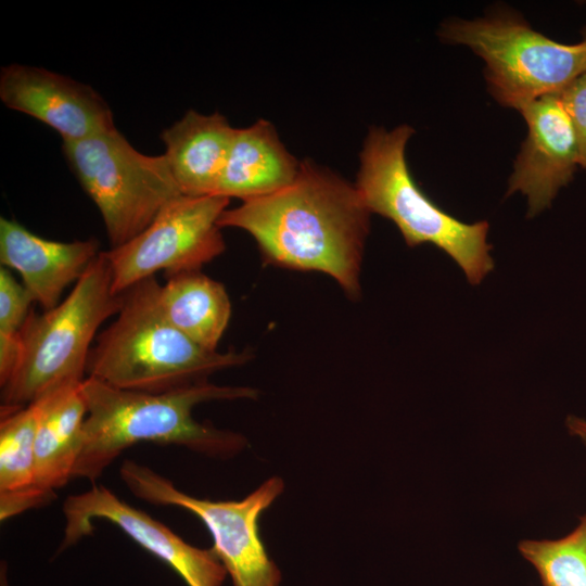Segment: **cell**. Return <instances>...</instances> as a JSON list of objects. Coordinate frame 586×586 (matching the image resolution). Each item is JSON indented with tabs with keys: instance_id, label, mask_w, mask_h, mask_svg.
I'll return each mask as SVG.
<instances>
[{
	"instance_id": "1",
	"label": "cell",
	"mask_w": 586,
	"mask_h": 586,
	"mask_svg": "<svg viewBox=\"0 0 586 586\" xmlns=\"http://www.w3.org/2000/svg\"><path fill=\"white\" fill-rule=\"evenodd\" d=\"M370 214L355 186L305 160L293 182L227 208L218 225L250 233L266 263L321 271L356 298Z\"/></svg>"
},
{
	"instance_id": "2",
	"label": "cell",
	"mask_w": 586,
	"mask_h": 586,
	"mask_svg": "<svg viewBox=\"0 0 586 586\" xmlns=\"http://www.w3.org/2000/svg\"><path fill=\"white\" fill-rule=\"evenodd\" d=\"M81 391L87 417L72 477L91 482L126 448L142 442L181 446L222 459L235 456L247 446V440L240 433L196 421L192 410L205 402L258 396L252 387L208 381L163 393L138 392L89 377L82 381Z\"/></svg>"
},
{
	"instance_id": "3",
	"label": "cell",
	"mask_w": 586,
	"mask_h": 586,
	"mask_svg": "<svg viewBox=\"0 0 586 586\" xmlns=\"http://www.w3.org/2000/svg\"><path fill=\"white\" fill-rule=\"evenodd\" d=\"M160 286L154 276L122 293L116 319L91 347L87 377L123 390L163 393L251 359L249 349L208 351L180 332L161 309Z\"/></svg>"
},
{
	"instance_id": "4",
	"label": "cell",
	"mask_w": 586,
	"mask_h": 586,
	"mask_svg": "<svg viewBox=\"0 0 586 586\" xmlns=\"http://www.w3.org/2000/svg\"><path fill=\"white\" fill-rule=\"evenodd\" d=\"M415 130L371 127L359 155L355 187L366 207L392 220L409 247L430 243L445 252L475 285L493 270L488 222H463L434 203L416 183L406 161Z\"/></svg>"
},
{
	"instance_id": "5",
	"label": "cell",
	"mask_w": 586,
	"mask_h": 586,
	"mask_svg": "<svg viewBox=\"0 0 586 586\" xmlns=\"http://www.w3.org/2000/svg\"><path fill=\"white\" fill-rule=\"evenodd\" d=\"M122 304L101 251L64 301L42 314L29 313L21 330L20 361L1 386V408L24 407L58 386L84 381L98 331Z\"/></svg>"
},
{
	"instance_id": "6",
	"label": "cell",
	"mask_w": 586,
	"mask_h": 586,
	"mask_svg": "<svg viewBox=\"0 0 586 586\" xmlns=\"http://www.w3.org/2000/svg\"><path fill=\"white\" fill-rule=\"evenodd\" d=\"M440 37L470 48L485 63L491 94L520 111L545 95L558 94L586 74V38L575 44L557 42L511 13L442 24Z\"/></svg>"
},
{
	"instance_id": "7",
	"label": "cell",
	"mask_w": 586,
	"mask_h": 586,
	"mask_svg": "<svg viewBox=\"0 0 586 586\" xmlns=\"http://www.w3.org/2000/svg\"><path fill=\"white\" fill-rule=\"evenodd\" d=\"M62 151L98 207L111 247L130 241L167 204L183 195L164 154L141 153L117 128L63 141Z\"/></svg>"
},
{
	"instance_id": "8",
	"label": "cell",
	"mask_w": 586,
	"mask_h": 586,
	"mask_svg": "<svg viewBox=\"0 0 586 586\" xmlns=\"http://www.w3.org/2000/svg\"><path fill=\"white\" fill-rule=\"evenodd\" d=\"M119 475L138 498L160 506L182 508L207 527L211 548L231 577L233 586H279L281 572L269 557L259 534L263 512L284 491V482L271 476L241 500H209L190 496L145 464L125 460Z\"/></svg>"
},
{
	"instance_id": "9",
	"label": "cell",
	"mask_w": 586,
	"mask_h": 586,
	"mask_svg": "<svg viewBox=\"0 0 586 586\" xmlns=\"http://www.w3.org/2000/svg\"><path fill=\"white\" fill-rule=\"evenodd\" d=\"M229 202L220 195H181L130 241L105 251L113 292L122 294L161 270L165 277L201 270L226 249L218 220Z\"/></svg>"
},
{
	"instance_id": "10",
	"label": "cell",
	"mask_w": 586,
	"mask_h": 586,
	"mask_svg": "<svg viewBox=\"0 0 586 586\" xmlns=\"http://www.w3.org/2000/svg\"><path fill=\"white\" fill-rule=\"evenodd\" d=\"M61 549L91 535L94 520L119 527L139 546L170 566L188 586H221L227 571L213 550L194 547L148 513L119 499L103 485L68 496Z\"/></svg>"
},
{
	"instance_id": "11",
	"label": "cell",
	"mask_w": 586,
	"mask_h": 586,
	"mask_svg": "<svg viewBox=\"0 0 586 586\" xmlns=\"http://www.w3.org/2000/svg\"><path fill=\"white\" fill-rule=\"evenodd\" d=\"M0 100L9 109L77 141L116 128L112 110L92 87L68 76L24 64L0 71Z\"/></svg>"
},
{
	"instance_id": "12",
	"label": "cell",
	"mask_w": 586,
	"mask_h": 586,
	"mask_svg": "<svg viewBox=\"0 0 586 586\" xmlns=\"http://www.w3.org/2000/svg\"><path fill=\"white\" fill-rule=\"evenodd\" d=\"M527 126L509 178L507 195L517 191L527 199L528 216L548 206L573 178L579 165L571 120L557 94L545 95L520 110Z\"/></svg>"
},
{
	"instance_id": "13",
	"label": "cell",
	"mask_w": 586,
	"mask_h": 586,
	"mask_svg": "<svg viewBox=\"0 0 586 586\" xmlns=\"http://www.w3.org/2000/svg\"><path fill=\"white\" fill-rule=\"evenodd\" d=\"M95 238L60 242L41 238L14 219L0 218V262L17 271L43 310L61 301L65 288L77 282L100 254Z\"/></svg>"
},
{
	"instance_id": "14",
	"label": "cell",
	"mask_w": 586,
	"mask_h": 586,
	"mask_svg": "<svg viewBox=\"0 0 586 586\" xmlns=\"http://www.w3.org/2000/svg\"><path fill=\"white\" fill-rule=\"evenodd\" d=\"M233 132L224 115L194 110L163 130L164 156L183 195H215Z\"/></svg>"
},
{
	"instance_id": "15",
	"label": "cell",
	"mask_w": 586,
	"mask_h": 586,
	"mask_svg": "<svg viewBox=\"0 0 586 586\" xmlns=\"http://www.w3.org/2000/svg\"><path fill=\"white\" fill-rule=\"evenodd\" d=\"M300 164L268 120L234 128L215 195L242 201L267 195L293 182Z\"/></svg>"
},
{
	"instance_id": "16",
	"label": "cell",
	"mask_w": 586,
	"mask_h": 586,
	"mask_svg": "<svg viewBox=\"0 0 586 586\" xmlns=\"http://www.w3.org/2000/svg\"><path fill=\"white\" fill-rule=\"evenodd\" d=\"M81 382L58 386L37 400L39 418L35 438L36 485L55 496L73 479L78 459L87 405Z\"/></svg>"
},
{
	"instance_id": "17",
	"label": "cell",
	"mask_w": 586,
	"mask_h": 586,
	"mask_svg": "<svg viewBox=\"0 0 586 586\" xmlns=\"http://www.w3.org/2000/svg\"><path fill=\"white\" fill-rule=\"evenodd\" d=\"M0 518L2 521L33 508L42 507L55 496L36 485L35 438L39 405L0 408Z\"/></svg>"
},
{
	"instance_id": "18",
	"label": "cell",
	"mask_w": 586,
	"mask_h": 586,
	"mask_svg": "<svg viewBox=\"0 0 586 586\" xmlns=\"http://www.w3.org/2000/svg\"><path fill=\"white\" fill-rule=\"evenodd\" d=\"M165 278L158 294L165 318L203 348L217 351L231 317V302L225 286L201 270Z\"/></svg>"
},
{
	"instance_id": "19",
	"label": "cell",
	"mask_w": 586,
	"mask_h": 586,
	"mask_svg": "<svg viewBox=\"0 0 586 586\" xmlns=\"http://www.w3.org/2000/svg\"><path fill=\"white\" fill-rule=\"evenodd\" d=\"M519 551L538 573L543 586H586V514L558 539H524Z\"/></svg>"
},
{
	"instance_id": "20",
	"label": "cell",
	"mask_w": 586,
	"mask_h": 586,
	"mask_svg": "<svg viewBox=\"0 0 586 586\" xmlns=\"http://www.w3.org/2000/svg\"><path fill=\"white\" fill-rule=\"evenodd\" d=\"M34 297L7 267L0 268V337H17L31 311Z\"/></svg>"
},
{
	"instance_id": "21",
	"label": "cell",
	"mask_w": 586,
	"mask_h": 586,
	"mask_svg": "<svg viewBox=\"0 0 586 586\" xmlns=\"http://www.w3.org/2000/svg\"><path fill=\"white\" fill-rule=\"evenodd\" d=\"M557 95L575 132L579 166L586 168V74L577 77Z\"/></svg>"
},
{
	"instance_id": "22",
	"label": "cell",
	"mask_w": 586,
	"mask_h": 586,
	"mask_svg": "<svg viewBox=\"0 0 586 586\" xmlns=\"http://www.w3.org/2000/svg\"><path fill=\"white\" fill-rule=\"evenodd\" d=\"M565 424L569 432L577 437L586 447V420L576 416H569Z\"/></svg>"
}]
</instances>
